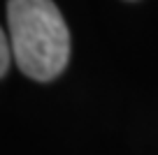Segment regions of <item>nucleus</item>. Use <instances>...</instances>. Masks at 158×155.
Listing matches in <instances>:
<instances>
[{
	"label": "nucleus",
	"instance_id": "1",
	"mask_svg": "<svg viewBox=\"0 0 158 155\" xmlns=\"http://www.w3.org/2000/svg\"><path fill=\"white\" fill-rule=\"evenodd\" d=\"M10 46L16 67L35 81H51L70 58V33L51 0L7 2Z\"/></svg>",
	"mask_w": 158,
	"mask_h": 155
},
{
	"label": "nucleus",
	"instance_id": "2",
	"mask_svg": "<svg viewBox=\"0 0 158 155\" xmlns=\"http://www.w3.org/2000/svg\"><path fill=\"white\" fill-rule=\"evenodd\" d=\"M12 60V46H10V37L5 35V30L0 28V79L7 74V67H10Z\"/></svg>",
	"mask_w": 158,
	"mask_h": 155
}]
</instances>
